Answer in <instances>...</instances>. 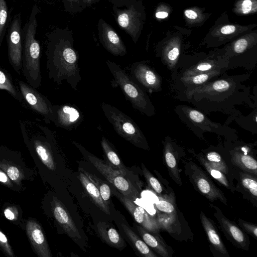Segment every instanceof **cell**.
I'll return each mask as SVG.
<instances>
[{
  "label": "cell",
  "instance_id": "obj_47",
  "mask_svg": "<svg viewBox=\"0 0 257 257\" xmlns=\"http://www.w3.org/2000/svg\"><path fill=\"white\" fill-rule=\"evenodd\" d=\"M7 181H8V178H7L6 175L2 172H0V182H2L3 183H5Z\"/></svg>",
  "mask_w": 257,
  "mask_h": 257
},
{
  "label": "cell",
  "instance_id": "obj_19",
  "mask_svg": "<svg viewBox=\"0 0 257 257\" xmlns=\"http://www.w3.org/2000/svg\"><path fill=\"white\" fill-rule=\"evenodd\" d=\"M210 205L215 209L214 215L224 234L228 237L233 244L241 248H245L247 246V241L243 232L232 222L224 216L218 207L212 204Z\"/></svg>",
  "mask_w": 257,
  "mask_h": 257
},
{
  "label": "cell",
  "instance_id": "obj_44",
  "mask_svg": "<svg viewBox=\"0 0 257 257\" xmlns=\"http://www.w3.org/2000/svg\"><path fill=\"white\" fill-rule=\"evenodd\" d=\"M239 222L242 228L251 236L256 238L257 226L256 225L239 219Z\"/></svg>",
  "mask_w": 257,
  "mask_h": 257
},
{
  "label": "cell",
  "instance_id": "obj_2",
  "mask_svg": "<svg viewBox=\"0 0 257 257\" xmlns=\"http://www.w3.org/2000/svg\"><path fill=\"white\" fill-rule=\"evenodd\" d=\"M46 68L50 78L58 85L66 81L74 90H78L82 79L79 56L69 42L60 40L49 47Z\"/></svg>",
  "mask_w": 257,
  "mask_h": 257
},
{
  "label": "cell",
  "instance_id": "obj_39",
  "mask_svg": "<svg viewBox=\"0 0 257 257\" xmlns=\"http://www.w3.org/2000/svg\"><path fill=\"white\" fill-rule=\"evenodd\" d=\"M0 89L8 91L15 98L20 99V96L11 79L5 71L0 68Z\"/></svg>",
  "mask_w": 257,
  "mask_h": 257
},
{
  "label": "cell",
  "instance_id": "obj_29",
  "mask_svg": "<svg viewBox=\"0 0 257 257\" xmlns=\"http://www.w3.org/2000/svg\"><path fill=\"white\" fill-rule=\"evenodd\" d=\"M136 227L142 238L149 247L163 257L169 256L167 248L158 237L152 234L141 226L137 225Z\"/></svg>",
  "mask_w": 257,
  "mask_h": 257
},
{
  "label": "cell",
  "instance_id": "obj_11",
  "mask_svg": "<svg viewBox=\"0 0 257 257\" xmlns=\"http://www.w3.org/2000/svg\"><path fill=\"white\" fill-rule=\"evenodd\" d=\"M20 91L29 105L43 116L46 123L54 120V105L44 95L22 80L18 82Z\"/></svg>",
  "mask_w": 257,
  "mask_h": 257
},
{
  "label": "cell",
  "instance_id": "obj_21",
  "mask_svg": "<svg viewBox=\"0 0 257 257\" xmlns=\"http://www.w3.org/2000/svg\"><path fill=\"white\" fill-rule=\"evenodd\" d=\"M100 39L105 49L113 55L122 56L126 54V49L119 36L104 22L101 24Z\"/></svg>",
  "mask_w": 257,
  "mask_h": 257
},
{
  "label": "cell",
  "instance_id": "obj_41",
  "mask_svg": "<svg viewBox=\"0 0 257 257\" xmlns=\"http://www.w3.org/2000/svg\"><path fill=\"white\" fill-rule=\"evenodd\" d=\"M8 18V9L5 0H0V45L5 33Z\"/></svg>",
  "mask_w": 257,
  "mask_h": 257
},
{
  "label": "cell",
  "instance_id": "obj_14",
  "mask_svg": "<svg viewBox=\"0 0 257 257\" xmlns=\"http://www.w3.org/2000/svg\"><path fill=\"white\" fill-rule=\"evenodd\" d=\"M226 71L225 70H214L188 76L171 78L172 87L178 95L200 87Z\"/></svg>",
  "mask_w": 257,
  "mask_h": 257
},
{
  "label": "cell",
  "instance_id": "obj_26",
  "mask_svg": "<svg viewBox=\"0 0 257 257\" xmlns=\"http://www.w3.org/2000/svg\"><path fill=\"white\" fill-rule=\"evenodd\" d=\"M79 179L93 203L102 212L110 215L109 207L102 199L95 184L83 172L79 170Z\"/></svg>",
  "mask_w": 257,
  "mask_h": 257
},
{
  "label": "cell",
  "instance_id": "obj_10",
  "mask_svg": "<svg viewBox=\"0 0 257 257\" xmlns=\"http://www.w3.org/2000/svg\"><path fill=\"white\" fill-rule=\"evenodd\" d=\"M132 78L146 92L150 93L161 91L162 79L149 61L133 63L129 68Z\"/></svg>",
  "mask_w": 257,
  "mask_h": 257
},
{
  "label": "cell",
  "instance_id": "obj_48",
  "mask_svg": "<svg viewBox=\"0 0 257 257\" xmlns=\"http://www.w3.org/2000/svg\"><path fill=\"white\" fill-rule=\"evenodd\" d=\"M0 241L3 243H6L8 241L7 238L5 234L0 231Z\"/></svg>",
  "mask_w": 257,
  "mask_h": 257
},
{
  "label": "cell",
  "instance_id": "obj_31",
  "mask_svg": "<svg viewBox=\"0 0 257 257\" xmlns=\"http://www.w3.org/2000/svg\"><path fill=\"white\" fill-rule=\"evenodd\" d=\"M249 26H243L238 25H224L218 27L212 32L213 37L217 38L219 42L226 39H230L239 34L247 31Z\"/></svg>",
  "mask_w": 257,
  "mask_h": 257
},
{
  "label": "cell",
  "instance_id": "obj_17",
  "mask_svg": "<svg viewBox=\"0 0 257 257\" xmlns=\"http://www.w3.org/2000/svg\"><path fill=\"white\" fill-rule=\"evenodd\" d=\"M181 41L179 37H173L166 41L158 50L159 57L168 70L173 72L181 59Z\"/></svg>",
  "mask_w": 257,
  "mask_h": 257
},
{
  "label": "cell",
  "instance_id": "obj_22",
  "mask_svg": "<svg viewBox=\"0 0 257 257\" xmlns=\"http://www.w3.org/2000/svg\"><path fill=\"white\" fill-rule=\"evenodd\" d=\"M236 147L229 151L232 162L246 172L257 175V162L251 155L247 154L245 147Z\"/></svg>",
  "mask_w": 257,
  "mask_h": 257
},
{
  "label": "cell",
  "instance_id": "obj_27",
  "mask_svg": "<svg viewBox=\"0 0 257 257\" xmlns=\"http://www.w3.org/2000/svg\"><path fill=\"white\" fill-rule=\"evenodd\" d=\"M101 146L109 165L113 169L118 171L124 177L127 175V170L120 159L112 144L104 136L100 141Z\"/></svg>",
  "mask_w": 257,
  "mask_h": 257
},
{
  "label": "cell",
  "instance_id": "obj_9",
  "mask_svg": "<svg viewBox=\"0 0 257 257\" xmlns=\"http://www.w3.org/2000/svg\"><path fill=\"white\" fill-rule=\"evenodd\" d=\"M228 62L216 51L188 61H180L171 78L185 77L214 70H227Z\"/></svg>",
  "mask_w": 257,
  "mask_h": 257
},
{
  "label": "cell",
  "instance_id": "obj_38",
  "mask_svg": "<svg viewBox=\"0 0 257 257\" xmlns=\"http://www.w3.org/2000/svg\"><path fill=\"white\" fill-rule=\"evenodd\" d=\"M240 174V180L242 186L253 197L256 198L257 196V182L256 178L247 174L241 173Z\"/></svg>",
  "mask_w": 257,
  "mask_h": 257
},
{
  "label": "cell",
  "instance_id": "obj_25",
  "mask_svg": "<svg viewBox=\"0 0 257 257\" xmlns=\"http://www.w3.org/2000/svg\"><path fill=\"white\" fill-rule=\"evenodd\" d=\"M200 219L211 245L223 255L228 256L229 254L227 249L210 219L202 211L200 212Z\"/></svg>",
  "mask_w": 257,
  "mask_h": 257
},
{
  "label": "cell",
  "instance_id": "obj_3",
  "mask_svg": "<svg viewBox=\"0 0 257 257\" xmlns=\"http://www.w3.org/2000/svg\"><path fill=\"white\" fill-rule=\"evenodd\" d=\"M38 11L37 6L35 5L29 21L22 29V38L24 40L22 70L28 83L35 88L40 87L41 84V49L39 42L35 39L37 27L36 15Z\"/></svg>",
  "mask_w": 257,
  "mask_h": 257
},
{
  "label": "cell",
  "instance_id": "obj_32",
  "mask_svg": "<svg viewBox=\"0 0 257 257\" xmlns=\"http://www.w3.org/2000/svg\"><path fill=\"white\" fill-rule=\"evenodd\" d=\"M36 151L42 162L50 170L55 169V165L47 143L37 139L35 141Z\"/></svg>",
  "mask_w": 257,
  "mask_h": 257
},
{
  "label": "cell",
  "instance_id": "obj_50",
  "mask_svg": "<svg viewBox=\"0 0 257 257\" xmlns=\"http://www.w3.org/2000/svg\"><path fill=\"white\" fill-rule=\"evenodd\" d=\"M69 1H76L77 0H69Z\"/></svg>",
  "mask_w": 257,
  "mask_h": 257
},
{
  "label": "cell",
  "instance_id": "obj_7",
  "mask_svg": "<svg viewBox=\"0 0 257 257\" xmlns=\"http://www.w3.org/2000/svg\"><path fill=\"white\" fill-rule=\"evenodd\" d=\"M101 107L105 116L119 136L138 148L150 150L146 137L132 118L105 102H102Z\"/></svg>",
  "mask_w": 257,
  "mask_h": 257
},
{
  "label": "cell",
  "instance_id": "obj_34",
  "mask_svg": "<svg viewBox=\"0 0 257 257\" xmlns=\"http://www.w3.org/2000/svg\"><path fill=\"white\" fill-rule=\"evenodd\" d=\"M205 158L211 167L218 170L224 174H228V169L226 164L218 152L215 151L208 152Z\"/></svg>",
  "mask_w": 257,
  "mask_h": 257
},
{
  "label": "cell",
  "instance_id": "obj_1",
  "mask_svg": "<svg viewBox=\"0 0 257 257\" xmlns=\"http://www.w3.org/2000/svg\"><path fill=\"white\" fill-rule=\"evenodd\" d=\"M226 72L193 91L177 95V99L192 104L206 114L220 112L228 117L241 112L235 106L257 107L256 97L251 94L250 86L244 84L250 74L229 75Z\"/></svg>",
  "mask_w": 257,
  "mask_h": 257
},
{
  "label": "cell",
  "instance_id": "obj_49",
  "mask_svg": "<svg viewBox=\"0 0 257 257\" xmlns=\"http://www.w3.org/2000/svg\"><path fill=\"white\" fill-rule=\"evenodd\" d=\"M94 0H83V2L87 4H91Z\"/></svg>",
  "mask_w": 257,
  "mask_h": 257
},
{
  "label": "cell",
  "instance_id": "obj_18",
  "mask_svg": "<svg viewBox=\"0 0 257 257\" xmlns=\"http://www.w3.org/2000/svg\"><path fill=\"white\" fill-rule=\"evenodd\" d=\"M116 21L119 26L128 33L136 42L142 25L140 13L137 11L133 6L128 9L118 10L116 12Z\"/></svg>",
  "mask_w": 257,
  "mask_h": 257
},
{
  "label": "cell",
  "instance_id": "obj_45",
  "mask_svg": "<svg viewBox=\"0 0 257 257\" xmlns=\"http://www.w3.org/2000/svg\"><path fill=\"white\" fill-rule=\"evenodd\" d=\"M7 174L10 178L12 180H16L19 177L20 173L18 169L15 167H10L7 170Z\"/></svg>",
  "mask_w": 257,
  "mask_h": 257
},
{
  "label": "cell",
  "instance_id": "obj_30",
  "mask_svg": "<svg viewBox=\"0 0 257 257\" xmlns=\"http://www.w3.org/2000/svg\"><path fill=\"white\" fill-rule=\"evenodd\" d=\"M123 230L135 248L145 257H157L150 247L134 231L124 223L121 224Z\"/></svg>",
  "mask_w": 257,
  "mask_h": 257
},
{
  "label": "cell",
  "instance_id": "obj_13",
  "mask_svg": "<svg viewBox=\"0 0 257 257\" xmlns=\"http://www.w3.org/2000/svg\"><path fill=\"white\" fill-rule=\"evenodd\" d=\"M189 175L198 190L211 201L219 200L227 205V200L223 193L217 188L204 172L195 163L189 165Z\"/></svg>",
  "mask_w": 257,
  "mask_h": 257
},
{
  "label": "cell",
  "instance_id": "obj_35",
  "mask_svg": "<svg viewBox=\"0 0 257 257\" xmlns=\"http://www.w3.org/2000/svg\"><path fill=\"white\" fill-rule=\"evenodd\" d=\"M199 161L208 173L221 184L228 189H231L230 183L224 174L221 171L211 167L202 155L199 156Z\"/></svg>",
  "mask_w": 257,
  "mask_h": 257
},
{
  "label": "cell",
  "instance_id": "obj_28",
  "mask_svg": "<svg viewBox=\"0 0 257 257\" xmlns=\"http://www.w3.org/2000/svg\"><path fill=\"white\" fill-rule=\"evenodd\" d=\"M257 107L246 116L240 112L232 117H227L224 124H228L234 120L242 128L250 132L252 134H257Z\"/></svg>",
  "mask_w": 257,
  "mask_h": 257
},
{
  "label": "cell",
  "instance_id": "obj_12",
  "mask_svg": "<svg viewBox=\"0 0 257 257\" xmlns=\"http://www.w3.org/2000/svg\"><path fill=\"white\" fill-rule=\"evenodd\" d=\"M7 40L10 62L19 74L22 70V45L21 14L14 17L10 24Z\"/></svg>",
  "mask_w": 257,
  "mask_h": 257
},
{
  "label": "cell",
  "instance_id": "obj_40",
  "mask_svg": "<svg viewBox=\"0 0 257 257\" xmlns=\"http://www.w3.org/2000/svg\"><path fill=\"white\" fill-rule=\"evenodd\" d=\"M142 171L148 185L156 193H162L163 188L159 181L149 172L143 163H142Z\"/></svg>",
  "mask_w": 257,
  "mask_h": 257
},
{
  "label": "cell",
  "instance_id": "obj_46",
  "mask_svg": "<svg viewBox=\"0 0 257 257\" xmlns=\"http://www.w3.org/2000/svg\"><path fill=\"white\" fill-rule=\"evenodd\" d=\"M4 214L6 217L9 220H13L15 218L14 214L9 208L5 209L4 211Z\"/></svg>",
  "mask_w": 257,
  "mask_h": 257
},
{
  "label": "cell",
  "instance_id": "obj_42",
  "mask_svg": "<svg viewBox=\"0 0 257 257\" xmlns=\"http://www.w3.org/2000/svg\"><path fill=\"white\" fill-rule=\"evenodd\" d=\"M155 206L158 210L162 212L172 213L175 211V207L172 203L160 197H159V200L156 203Z\"/></svg>",
  "mask_w": 257,
  "mask_h": 257
},
{
  "label": "cell",
  "instance_id": "obj_15",
  "mask_svg": "<svg viewBox=\"0 0 257 257\" xmlns=\"http://www.w3.org/2000/svg\"><path fill=\"white\" fill-rule=\"evenodd\" d=\"M54 120L57 127L68 131L75 128L82 122L83 115L75 105L65 103L54 105Z\"/></svg>",
  "mask_w": 257,
  "mask_h": 257
},
{
  "label": "cell",
  "instance_id": "obj_43",
  "mask_svg": "<svg viewBox=\"0 0 257 257\" xmlns=\"http://www.w3.org/2000/svg\"><path fill=\"white\" fill-rule=\"evenodd\" d=\"M170 8L165 4H160L157 8L155 17L158 20L166 19L170 14Z\"/></svg>",
  "mask_w": 257,
  "mask_h": 257
},
{
  "label": "cell",
  "instance_id": "obj_5",
  "mask_svg": "<svg viewBox=\"0 0 257 257\" xmlns=\"http://www.w3.org/2000/svg\"><path fill=\"white\" fill-rule=\"evenodd\" d=\"M174 111L179 119L200 139H204L203 135L205 133H214L228 139L237 138L236 130L212 121L206 114L190 106L178 105L175 106Z\"/></svg>",
  "mask_w": 257,
  "mask_h": 257
},
{
  "label": "cell",
  "instance_id": "obj_20",
  "mask_svg": "<svg viewBox=\"0 0 257 257\" xmlns=\"http://www.w3.org/2000/svg\"><path fill=\"white\" fill-rule=\"evenodd\" d=\"M53 208L54 217L65 232L78 244L81 236L66 208L59 200H55Z\"/></svg>",
  "mask_w": 257,
  "mask_h": 257
},
{
  "label": "cell",
  "instance_id": "obj_6",
  "mask_svg": "<svg viewBox=\"0 0 257 257\" xmlns=\"http://www.w3.org/2000/svg\"><path fill=\"white\" fill-rule=\"evenodd\" d=\"M256 44L257 34L251 33L231 42L217 52L228 62L227 71L238 67L253 70L256 67L257 58L249 53Z\"/></svg>",
  "mask_w": 257,
  "mask_h": 257
},
{
  "label": "cell",
  "instance_id": "obj_24",
  "mask_svg": "<svg viewBox=\"0 0 257 257\" xmlns=\"http://www.w3.org/2000/svg\"><path fill=\"white\" fill-rule=\"evenodd\" d=\"M96 227L100 237L108 245L118 249L126 246L125 242L119 232L105 222L99 221Z\"/></svg>",
  "mask_w": 257,
  "mask_h": 257
},
{
  "label": "cell",
  "instance_id": "obj_16",
  "mask_svg": "<svg viewBox=\"0 0 257 257\" xmlns=\"http://www.w3.org/2000/svg\"><path fill=\"white\" fill-rule=\"evenodd\" d=\"M113 193L123 204L135 221L141 226L151 232H156L159 228L157 221L143 208L134 202V201L123 195L117 190Z\"/></svg>",
  "mask_w": 257,
  "mask_h": 257
},
{
  "label": "cell",
  "instance_id": "obj_23",
  "mask_svg": "<svg viewBox=\"0 0 257 257\" xmlns=\"http://www.w3.org/2000/svg\"><path fill=\"white\" fill-rule=\"evenodd\" d=\"M164 144V156L165 163L171 173L174 181L179 185H182V180L179 174L176 157L175 143L169 136L165 138Z\"/></svg>",
  "mask_w": 257,
  "mask_h": 257
},
{
  "label": "cell",
  "instance_id": "obj_33",
  "mask_svg": "<svg viewBox=\"0 0 257 257\" xmlns=\"http://www.w3.org/2000/svg\"><path fill=\"white\" fill-rule=\"evenodd\" d=\"M78 170L86 175L95 184L98 189L102 199L109 205L111 196V189L109 186L95 174L86 171L81 168H79Z\"/></svg>",
  "mask_w": 257,
  "mask_h": 257
},
{
  "label": "cell",
  "instance_id": "obj_8",
  "mask_svg": "<svg viewBox=\"0 0 257 257\" xmlns=\"http://www.w3.org/2000/svg\"><path fill=\"white\" fill-rule=\"evenodd\" d=\"M72 143L118 192L133 201L139 196L138 190L120 172L114 169L108 163L88 152L78 143L73 142Z\"/></svg>",
  "mask_w": 257,
  "mask_h": 257
},
{
  "label": "cell",
  "instance_id": "obj_37",
  "mask_svg": "<svg viewBox=\"0 0 257 257\" xmlns=\"http://www.w3.org/2000/svg\"><path fill=\"white\" fill-rule=\"evenodd\" d=\"M185 20L189 24L201 23L205 20V16L198 8H191L184 12Z\"/></svg>",
  "mask_w": 257,
  "mask_h": 257
},
{
  "label": "cell",
  "instance_id": "obj_36",
  "mask_svg": "<svg viewBox=\"0 0 257 257\" xmlns=\"http://www.w3.org/2000/svg\"><path fill=\"white\" fill-rule=\"evenodd\" d=\"M257 11L256 0H239L233 9V12L238 15H247Z\"/></svg>",
  "mask_w": 257,
  "mask_h": 257
},
{
  "label": "cell",
  "instance_id": "obj_4",
  "mask_svg": "<svg viewBox=\"0 0 257 257\" xmlns=\"http://www.w3.org/2000/svg\"><path fill=\"white\" fill-rule=\"evenodd\" d=\"M106 64L113 76L111 86L119 87L134 109L147 116H154L155 106L144 89L119 65L110 60H106Z\"/></svg>",
  "mask_w": 257,
  "mask_h": 257
}]
</instances>
